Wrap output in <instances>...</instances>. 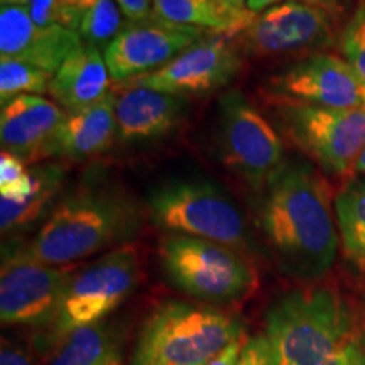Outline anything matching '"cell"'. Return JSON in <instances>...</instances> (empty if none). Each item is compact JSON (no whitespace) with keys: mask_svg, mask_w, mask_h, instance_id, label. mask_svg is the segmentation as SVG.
<instances>
[{"mask_svg":"<svg viewBox=\"0 0 365 365\" xmlns=\"http://www.w3.org/2000/svg\"><path fill=\"white\" fill-rule=\"evenodd\" d=\"M143 225V210L115 182L90 180L59 200L33 239L9 247L46 266H76L127 245Z\"/></svg>","mask_w":365,"mask_h":365,"instance_id":"cell-3","label":"cell"},{"mask_svg":"<svg viewBox=\"0 0 365 365\" xmlns=\"http://www.w3.org/2000/svg\"><path fill=\"white\" fill-rule=\"evenodd\" d=\"M58 26L76 33L83 43L107 48L124 24L115 0H63Z\"/></svg>","mask_w":365,"mask_h":365,"instance_id":"cell-22","label":"cell"},{"mask_svg":"<svg viewBox=\"0 0 365 365\" xmlns=\"http://www.w3.org/2000/svg\"><path fill=\"white\" fill-rule=\"evenodd\" d=\"M153 12L173 24L200 27L215 34L237 33L232 21L213 6L212 0H154Z\"/></svg>","mask_w":365,"mask_h":365,"instance_id":"cell-24","label":"cell"},{"mask_svg":"<svg viewBox=\"0 0 365 365\" xmlns=\"http://www.w3.org/2000/svg\"><path fill=\"white\" fill-rule=\"evenodd\" d=\"M159 259L173 286L205 303H237L259 286L252 264L237 249L218 242L168 234L159 244Z\"/></svg>","mask_w":365,"mask_h":365,"instance_id":"cell-5","label":"cell"},{"mask_svg":"<svg viewBox=\"0 0 365 365\" xmlns=\"http://www.w3.org/2000/svg\"><path fill=\"white\" fill-rule=\"evenodd\" d=\"M242 59L227 34L202 38L186 48L166 66L135 76L122 85L144 86L176 97H200L223 88L235 80Z\"/></svg>","mask_w":365,"mask_h":365,"instance_id":"cell-11","label":"cell"},{"mask_svg":"<svg viewBox=\"0 0 365 365\" xmlns=\"http://www.w3.org/2000/svg\"><path fill=\"white\" fill-rule=\"evenodd\" d=\"M341 54L365 85V2L355 11L340 39Z\"/></svg>","mask_w":365,"mask_h":365,"instance_id":"cell-26","label":"cell"},{"mask_svg":"<svg viewBox=\"0 0 365 365\" xmlns=\"http://www.w3.org/2000/svg\"><path fill=\"white\" fill-rule=\"evenodd\" d=\"M242 46L255 58H276L325 44L330 17L323 7L289 0L255 16L240 33Z\"/></svg>","mask_w":365,"mask_h":365,"instance_id":"cell-14","label":"cell"},{"mask_svg":"<svg viewBox=\"0 0 365 365\" xmlns=\"http://www.w3.org/2000/svg\"><path fill=\"white\" fill-rule=\"evenodd\" d=\"M217 144L223 164L257 191L286 159L277 130L237 90L223 95L218 103Z\"/></svg>","mask_w":365,"mask_h":365,"instance_id":"cell-9","label":"cell"},{"mask_svg":"<svg viewBox=\"0 0 365 365\" xmlns=\"http://www.w3.org/2000/svg\"><path fill=\"white\" fill-rule=\"evenodd\" d=\"M53 75L41 68L19 61L0 59V100L2 105L19 95H43L49 90Z\"/></svg>","mask_w":365,"mask_h":365,"instance_id":"cell-25","label":"cell"},{"mask_svg":"<svg viewBox=\"0 0 365 365\" xmlns=\"http://www.w3.org/2000/svg\"><path fill=\"white\" fill-rule=\"evenodd\" d=\"M76 266H46L4 247L0 271V319L4 325L44 331L56 318Z\"/></svg>","mask_w":365,"mask_h":365,"instance_id":"cell-10","label":"cell"},{"mask_svg":"<svg viewBox=\"0 0 365 365\" xmlns=\"http://www.w3.org/2000/svg\"><path fill=\"white\" fill-rule=\"evenodd\" d=\"M264 325L276 365H365V303L333 286L281 294Z\"/></svg>","mask_w":365,"mask_h":365,"instance_id":"cell-2","label":"cell"},{"mask_svg":"<svg viewBox=\"0 0 365 365\" xmlns=\"http://www.w3.org/2000/svg\"><path fill=\"white\" fill-rule=\"evenodd\" d=\"M239 365H276L271 344H269L266 335L247 336Z\"/></svg>","mask_w":365,"mask_h":365,"instance_id":"cell-28","label":"cell"},{"mask_svg":"<svg viewBox=\"0 0 365 365\" xmlns=\"http://www.w3.org/2000/svg\"><path fill=\"white\" fill-rule=\"evenodd\" d=\"M81 43L78 34L65 27L36 24L27 7L0 9V59H19L54 75Z\"/></svg>","mask_w":365,"mask_h":365,"instance_id":"cell-15","label":"cell"},{"mask_svg":"<svg viewBox=\"0 0 365 365\" xmlns=\"http://www.w3.org/2000/svg\"><path fill=\"white\" fill-rule=\"evenodd\" d=\"M335 215L345 254L365 271V178L349 181L339 191Z\"/></svg>","mask_w":365,"mask_h":365,"instance_id":"cell-23","label":"cell"},{"mask_svg":"<svg viewBox=\"0 0 365 365\" xmlns=\"http://www.w3.org/2000/svg\"><path fill=\"white\" fill-rule=\"evenodd\" d=\"M298 2L309 4V6H317V7H327L330 6V4L336 2V0H298Z\"/></svg>","mask_w":365,"mask_h":365,"instance_id":"cell-35","label":"cell"},{"mask_svg":"<svg viewBox=\"0 0 365 365\" xmlns=\"http://www.w3.org/2000/svg\"><path fill=\"white\" fill-rule=\"evenodd\" d=\"M139 281V255L129 244L76 269L63 294L56 318L51 327L39 333V349L51 352L68 333L107 319L134 293Z\"/></svg>","mask_w":365,"mask_h":365,"instance_id":"cell-6","label":"cell"},{"mask_svg":"<svg viewBox=\"0 0 365 365\" xmlns=\"http://www.w3.org/2000/svg\"><path fill=\"white\" fill-rule=\"evenodd\" d=\"M117 139L127 144H145L173 134L185 117V98L163 91L117 83Z\"/></svg>","mask_w":365,"mask_h":365,"instance_id":"cell-16","label":"cell"},{"mask_svg":"<svg viewBox=\"0 0 365 365\" xmlns=\"http://www.w3.org/2000/svg\"><path fill=\"white\" fill-rule=\"evenodd\" d=\"M0 365H34V362L24 349L4 340L0 350Z\"/></svg>","mask_w":365,"mask_h":365,"instance_id":"cell-33","label":"cell"},{"mask_svg":"<svg viewBox=\"0 0 365 365\" xmlns=\"http://www.w3.org/2000/svg\"><path fill=\"white\" fill-rule=\"evenodd\" d=\"M115 137V97L110 91L91 107L66 112L63 124L46 145L44 158L58 156L71 161H85L110 149Z\"/></svg>","mask_w":365,"mask_h":365,"instance_id":"cell-18","label":"cell"},{"mask_svg":"<svg viewBox=\"0 0 365 365\" xmlns=\"http://www.w3.org/2000/svg\"><path fill=\"white\" fill-rule=\"evenodd\" d=\"M110 80L100 48L81 43L53 75L48 93L65 112L83 110L110 93Z\"/></svg>","mask_w":365,"mask_h":365,"instance_id":"cell-19","label":"cell"},{"mask_svg":"<svg viewBox=\"0 0 365 365\" xmlns=\"http://www.w3.org/2000/svg\"><path fill=\"white\" fill-rule=\"evenodd\" d=\"M125 335L110 319L68 333L51 350L49 365H124Z\"/></svg>","mask_w":365,"mask_h":365,"instance_id":"cell-21","label":"cell"},{"mask_svg":"<svg viewBox=\"0 0 365 365\" xmlns=\"http://www.w3.org/2000/svg\"><path fill=\"white\" fill-rule=\"evenodd\" d=\"M66 112L41 95H19L2 105L0 140L2 149L26 163L44 158L46 145L65 120Z\"/></svg>","mask_w":365,"mask_h":365,"instance_id":"cell-17","label":"cell"},{"mask_svg":"<svg viewBox=\"0 0 365 365\" xmlns=\"http://www.w3.org/2000/svg\"><path fill=\"white\" fill-rule=\"evenodd\" d=\"M0 4H2V6H22V7H27V6H29V0H0Z\"/></svg>","mask_w":365,"mask_h":365,"instance_id":"cell-36","label":"cell"},{"mask_svg":"<svg viewBox=\"0 0 365 365\" xmlns=\"http://www.w3.org/2000/svg\"><path fill=\"white\" fill-rule=\"evenodd\" d=\"M24 159L2 150L0 154V196L21 198L31 193L33 178Z\"/></svg>","mask_w":365,"mask_h":365,"instance_id":"cell-27","label":"cell"},{"mask_svg":"<svg viewBox=\"0 0 365 365\" xmlns=\"http://www.w3.org/2000/svg\"><path fill=\"white\" fill-rule=\"evenodd\" d=\"M245 341H247V336L242 335L239 339L228 344L222 352H218L212 360H208L205 365H239L242 350H244Z\"/></svg>","mask_w":365,"mask_h":365,"instance_id":"cell-32","label":"cell"},{"mask_svg":"<svg viewBox=\"0 0 365 365\" xmlns=\"http://www.w3.org/2000/svg\"><path fill=\"white\" fill-rule=\"evenodd\" d=\"M203 34L200 27L173 24L156 14L140 21H127L103 53L110 78L113 83H122L156 71Z\"/></svg>","mask_w":365,"mask_h":365,"instance_id":"cell-12","label":"cell"},{"mask_svg":"<svg viewBox=\"0 0 365 365\" xmlns=\"http://www.w3.org/2000/svg\"><path fill=\"white\" fill-rule=\"evenodd\" d=\"M149 217L168 234L207 239L232 249L249 247L247 222L222 188L205 180H171L148 196Z\"/></svg>","mask_w":365,"mask_h":365,"instance_id":"cell-7","label":"cell"},{"mask_svg":"<svg viewBox=\"0 0 365 365\" xmlns=\"http://www.w3.org/2000/svg\"><path fill=\"white\" fill-rule=\"evenodd\" d=\"M66 171L56 163L31 168L33 188L21 198L0 196V230L2 235H21L41 227L61 200Z\"/></svg>","mask_w":365,"mask_h":365,"instance_id":"cell-20","label":"cell"},{"mask_svg":"<svg viewBox=\"0 0 365 365\" xmlns=\"http://www.w3.org/2000/svg\"><path fill=\"white\" fill-rule=\"evenodd\" d=\"M244 335L232 314L188 301L154 308L137 336L132 365H205Z\"/></svg>","mask_w":365,"mask_h":365,"instance_id":"cell-4","label":"cell"},{"mask_svg":"<svg viewBox=\"0 0 365 365\" xmlns=\"http://www.w3.org/2000/svg\"><path fill=\"white\" fill-rule=\"evenodd\" d=\"M355 171L360 173V175H365V149H364L362 156L359 158V163H357V166H355Z\"/></svg>","mask_w":365,"mask_h":365,"instance_id":"cell-37","label":"cell"},{"mask_svg":"<svg viewBox=\"0 0 365 365\" xmlns=\"http://www.w3.org/2000/svg\"><path fill=\"white\" fill-rule=\"evenodd\" d=\"M63 0H29V14L39 26L58 24V14Z\"/></svg>","mask_w":365,"mask_h":365,"instance_id":"cell-30","label":"cell"},{"mask_svg":"<svg viewBox=\"0 0 365 365\" xmlns=\"http://www.w3.org/2000/svg\"><path fill=\"white\" fill-rule=\"evenodd\" d=\"M127 21H140L153 16L154 0H115Z\"/></svg>","mask_w":365,"mask_h":365,"instance_id":"cell-31","label":"cell"},{"mask_svg":"<svg viewBox=\"0 0 365 365\" xmlns=\"http://www.w3.org/2000/svg\"><path fill=\"white\" fill-rule=\"evenodd\" d=\"M364 107H365V91H364Z\"/></svg>","mask_w":365,"mask_h":365,"instance_id":"cell-38","label":"cell"},{"mask_svg":"<svg viewBox=\"0 0 365 365\" xmlns=\"http://www.w3.org/2000/svg\"><path fill=\"white\" fill-rule=\"evenodd\" d=\"M212 2L228 21H232L237 33H242L255 19V14L247 9V0H212Z\"/></svg>","mask_w":365,"mask_h":365,"instance_id":"cell-29","label":"cell"},{"mask_svg":"<svg viewBox=\"0 0 365 365\" xmlns=\"http://www.w3.org/2000/svg\"><path fill=\"white\" fill-rule=\"evenodd\" d=\"M272 93L282 102L318 107H364L365 85L354 68L333 54H312L294 63L271 81Z\"/></svg>","mask_w":365,"mask_h":365,"instance_id":"cell-13","label":"cell"},{"mask_svg":"<svg viewBox=\"0 0 365 365\" xmlns=\"http://www.w3.org/2000/svg\"><path fill=\"white\" fill-rule=\"evenodd\" d=\"M277 266L296 279L314 281L335 264L339 223L325 176L307 158H286L262 188L257 212Z\"/></svg>","mask_w":365,"mask_h":365,"instance_id":"cell-1","label":"cell"},{"mask_svg":"<svg viewBox=\"0 0 365 365\" xmlns=\"http://www.w3.org/2000/svg\"><path fill=\"white\" fill-rule=\"evenodd\" d=\"M279 120L296 148L331 176L354 171L365 149V107L333 108L282 102Z\"/></svg>","mask_w":365,"mask_h":365,"instance_id":"cell-8","label":"cell"},{"mask_svg":"<svg viewBox=\"0 0 365 365\" xmlns=\"http://www.w3.org/2000/svg\"><path fill=\"white\" fill-rule=\"evenodd\" d=\"M277 2H281V0H247V9L255 16H259V14L266 12L267 9L276 6Z\"/></svg>","mask_w":365,"mask_h":365,"instance_id":"cell-34","label":"cell"}]
</instances>
